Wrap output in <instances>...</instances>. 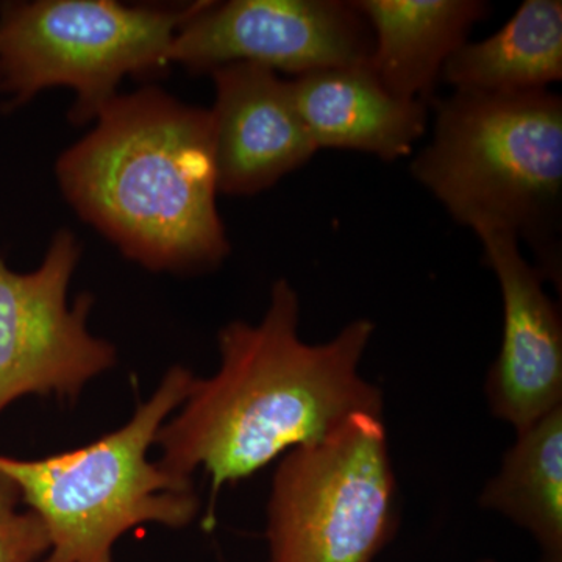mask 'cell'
I'll list each match as a JSON object with an SVG mask.
<instances>
[{
  "instance_id": "8",
  "label": "cell",
  "mask_w": 562,
  "mask_h": 562,
  "mask_svg": "<svg viewBox=\"0 0 562 562\" xmlns=\"http://www.w3.org/2000/svg\"><path fill=\"white\" fill-rule=\"evenodd\" d=\"M371 49V29L351 2L231 0L198 2L173 36L168 63L192 74L250 63L301 77L368 65Z\"/></svg>"
},
{
  "instance_id": "4",
  "label": "cell",
  "mask_w": 562,
  "mask_h": 562,
  "mask_svg": "<svg viewBox=\"0 0 562 562\" xmlns=\"http://www.w3.org/2000/svg\"><path fill=\"white\" fill-rule=\"evenodd\" d=\"M194 380L190 369L173 366L124 427L79 449L38 460L0 454V473L49 535L44 562H111L114 543L132 528H181L194 520L192 479L149 461L158 431L187 401Z\"/></svg>"
},
{
  "instance_id": "6",
  "label": "cell",
  "mask_w": 562,
  "mask_h": 562,
  "mask_svg": "<svg viewBox=\"0 0 562 562\" xmlns=\"http://www.w3.org/2000/svg\"><path fill=\"white\" fill-rule=\"evenodd\" d=\"M382 414L357 413L284 454L268 505L269 562H372L394 531Z\"/></svg>"
},
{
  "instance_id": "7",
  "label": "cell",
  "mask_w": 562,
  "mask_h": 562,
  "mask_svg": "<svg viewBox=\"0 0 562 562\" xmlns=\"http://www.w3.org/2000/svg\"><path fill=\"white\" fill-rule=\"evenodd\" d=\"M81 244L55 233L38 268L16 272L0 257V414L27 395L76 401L116 364V349L88 330L92 295L68 302Z\"/></svg>"
},
{
  "instance_id": "14",
  "label": "cell",
  "mask_w": 562,
  "mask_h": 562,
  "mask_svg": "<svg viewBox=\"0 0 562 562\" xmlns=\"http://www.w3.org/2000/svg\"><path fill=\"white\" fill-rule=\"evenodd\" d=\"M480 505L527 528L543 561L562 562V405L517 432Z\"/></svg>"
},
{
  "instance_id": "2",
  "label": "cell",
  "mask_w": 562,
  "mask_h": 562,
  "mask_svg": "<svg viewBox=\"0 0 562 562\" xmlns=\"http://www.w3.org/2000/svg\"><path fill=\"white\" fill-rule=\"evenodd\" d=\"M55 165L66 202L154 272L217 268L231 241L217 210L210 110L146 87L103 106Z\"/></svg>"
},
{
  "instance_id": "1",
  "label": "cell",
  "mask_w": 562,
  "mask_h": 562,
  "mask_svg": "<svg viewBox=\"0 0 562 562\" xmlns=\"http://www.w3.org/2000/svg\"><path fill=\"white\" fill-rule=\"evenodd\" d=\"M299 321L297 292L277 280L265 317L222 328L220 371L195 379L179 414L158 431L162 469L187 479L198 469L209 473L206 524L225 484L321 441L353 414H383L382 392L360 375L372 321L350 322L324 344L303 342Z\"/></svg>"
},
{
  "instance_id": "5",
  "label": "cell",
  "mask_w": 562,
  "mask_h": 562,
  "mask_svg": "<svg viewBox=\"0 0 562 562\" xmlns=\"http://www.w3.org/2000/svg\"><path fill=\"white\" fill-rule=\"evenodd\" d=\"M198 2L125 5L114 0L0 2V106L16 111L50 88L74 92L69 121L94 122L127 77L169 68L173 36Z\"/></svg>"
},
{
  "instance_id": "9",
  "label": "cell",
  "mask_w": 562,
  "mask_h": 562,
  "mask_svg": "<svg viewBox=\"0 0 562 562\" xmlns=\"http://www.w3.org/2000/svg\"><path fill=\"white\" fill-rule=\"evenodd\" d=\"M473 232L503 301L502 347L487 375V401L491 412L519 432L562 405L561 316L512 231L480 225Z\"/></svg>"
},
{
  "instance_id": "10",
  "label": "cell",
  "mask_w": 562,
  "mask_h": 562,
  "mask_svg": "<svg viewBox=\"0 0 562 562\" xmlns=\"http://www.w3.org/2000/svg\"><path fill=\"white\" fill-rule=\"evenodd\" d=\"M210 110L221 194L255 195L312 160L317 147L295 105L291 81L250 63L210 74Z\"/></svg>"
},
{
  "instance_id": "12",
  "label": "cell",
  "mask_w": 562,
  "mask_h": 562,
  "mask_svg": "<svg viewBox=\"0 0 562 562\" xmlns=\"http://www.w3.org/2000/svg\"><path fill=\"white\" fill-rule=\"evenodd\" d=\"M372 33L368 68L395 98L432 101L443 65L490 13L482 0H358Z\"/></svg>"
},
{
  "instance_id": "15",
  "label": "cell",
  "mask_w": 562,
  "mask_h": 562,
  "mask_svg": "<svg viewBox=\"0 0 562 562\" xmlns=\"http://www.w3.org/2000/svg\"><path fill=\"white\" fill-rule=\"evenodd\" d=\"M20 505L16 487L0 473V562H36L49 553L46 527Z\"/></svg>"
},
{
  "instance_id": "3",
  "label": "cell",
  "mask_w": 562,
  "mask_h": 562,
  "mask_svg": "<svg viewBox=\"0 0 562 562\" xmlns=\"http://www.w3.org/2000/svg\"><path fill=\"white\" fill-rule=\"evenodd\" d=\"M431 143L412 173L458 224L512 231L536 251L543 279L561 286L562 99L454 91L431 101Z\"/></svg>"
},
{
  "instance_id": "11",
  "label": "cell",
  "mask_w": 562,
  "mask_h": 562,
  "mask_svg": "<svg viewBox=\"0 0 562 562\" xmlns=\"http://www.w3.org/2000/svg\"><path fill=\"white\" fill-rule=\"evenodd\" d=\"M295 105L317 149H347L395 161L427 131V105L392 95L368 65L291 80Z\"/></svg>"
},
{
  "instance_id": "13",
  "label": "cell",
  "mask_w": 562,
  "mask_h": 562,
  "mask_svg": "<svg viewBox=\"0 0 562 562\" xmlns=\"http://www.w3.org/2000/svg\"><path fill=\"white\" fill-rule=\"evenodd\" d=\"M561 79L562 2L525 0L501 31L454 50L439 80L454 91L517 94Z\"/></svg>"
},
{
  "instance_id": "16",
  "label": "cell",
  "mask_w": 562,
  "mask_h": 562,
  "mask_svg": "<svg viewBox=\"0 0 562 562\" xmlns=\"http://www.w3.org/2000/svg\"><path fill=\"white\" fill-rule=\"evenodd\" d=\"M483 562H494V561H483Z\"/></svg>"
}]
</instances>
